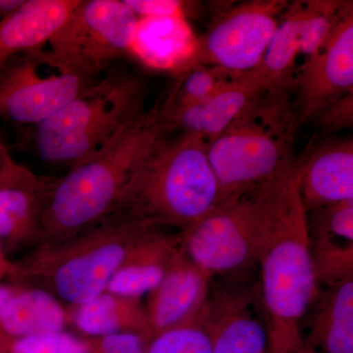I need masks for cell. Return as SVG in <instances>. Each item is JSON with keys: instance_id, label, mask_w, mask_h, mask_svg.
<instances>
[{"instance_id": "1", "label": "cell", "mask_w": 353, "mask_h": 353, "mask_svg": "<svg viewBox=\"0 0 353 353\" xmlns=\"http://www.w3.org/2000/svg\"><path fill=\"white\" fill-rule=\"evenodd\" d=\"M259 294L272 353H299L303 325L319 294L297 163L279 179L273 215L260 252Z\"/></svg>"}, {"instance_id": "2", "label": "cell", "mask_w": 353, "mask_h": 353, "mask_svg": "<svg viewBox=\"0 0 353 353\" xmlns=\"http://www.w3.org/2000/svg\"><path fill=\"white\" fill-rule=\"evenodd\" d=\"M301 126L294 80L265 88L253 97L208 145L209 162L219 183L218 203L292 169Z\"/></svg>"}, {"instance_id": "3", "label": "cell", "mask_w": 353, "mask_h": 353, "mask_svg": "<svg viewBox=\"0 0 353 353\" xmlns=\"http://www.w3.org/2000/svg\"><path fill=\"white\" fill-rule=\"evenodd\" d=\"M163 134L154 109L143 111L94 157L55 179L41 245L67 240L113 214L134 172Z\"/></svg>"}, {"instance_id": "4", "label": "cell", "mask_w": 353, "mask_h": 353, "mask_svg": "<svg viewBox=\"0 0 353 353\" xmlns=\"http://www.w3.org/2000/svg\"><path fill=\"white\" fill-rule=\"evenodd\" d=\"M218 201L219 183L208 145L194 134H183L175 141H167L163 134L134 172L115 212L183 233Z\"/></svg>"}, {"instance_id": "5", "label": "cell", "mask_w": 353, "mask_h": 353, "mask_svg": "<svg viewBox=\"0 0 353 353\" xmlns=\"http://www.w3.org/2000/svg\"><path fill=\"white\" fill-rule=\"evenodd\" d=\"M154 228L117 211L67 240L39 245L13 264L10 274L71 307L82 305L105 292L134 245Z\"/></svg>"}, {"instance_id": "6", "label": "cell", "mask_w": 353, "mask_h": 353, "mask_svg": "<svg viewBox=\"0 0 353 353\" xmlns=\"http://www.w3.org/2000/svg\"><path fill=\"white\" fill-rule=\"evenodd\" d=\"M138 77L110 70L48 120L34 127L32 145L46 163L69 169L103 150L143 112Z\"/></svg>"}, {"instance_id": "7", "label": "cell", "mask_w": 353, "mask_h": 353, "mask_svg": "<svg viewBox=\"0 0 353 353\" xmlns=\"http://www.w3.org/2000/svg\"><path fill=\"white\" fill-rule=\"evenodd\" d=\"M280 176L219 202L206 217L180 233L183 252L211 278L234 275L257 265Z\"/></svg>"}, {"instance_id": "8", "label": "cell", "mask_w": 353, "mask_h": 353, "mask_svg": "<svg viewBox=\"0 0 353 353\" xmlns=\"http://www.w3.org/2000/svg\"><path fill=\"white\" fill-rule=\"evenodd\" d=\"M95 80L78 73L50 50L22 53L0 67V117L37 126Z\"/></svg>"}, {"instance_id": "9", "label": "cell", "mask_w": 353, "mask_h": 353, "mask_svg": "<svg viewBox=\"0 0 353 353\" xmlns=\"http://www.w3.org/2000/svg\"><path fill=\"white\" fill-rule=\"evenodd\" d=\"M138 23L123 0H82L48 50L78 73L97 79L114 59L131 53Z\"/></svg>"}, {"instance_id": "10", "label": "cell", "mask_w": 353, "mask_h": 353, "mask_svg": "<svg viewBox=\"0 0 353 353\" xmlns=\"http://www.w3.org/2000/svg\"><path fill=\"white\" fill-rule=\"evenodd\" d=\"M289 3L285 0H252L217 6L208 31L197 39L192 63L232 73L254 71Z\"/></svg>"}, {"instance_id": "11", "label": "cell", "mask_w": 353, "mask_h": 353, "mask_svg": "<svg viewBox=\"0 0 353 353\" xmlns=\"http://www.w3.org/2000/svg\"><path fill=\"white\" fill-rule=\"evenodd\" d=\"M353 92V4L345 1L326 43L294 78L301 125L325 106Z\"/></svg>"}, {"instance_id": "12", "label": "cell", "mask_w": 353, "mask_h": 353, "mask_svg": "<svg viewBox=\"0 0 353 353\" xmlns=\"http://www.w3.org/2000/svg\"><path fill=\"white\" fill-rule=\"evenodd\" d=\"M199 321L212 353H265L268 333L259 283L250 288L210 289Z\"/></svg>"}, {"instance_id": "13", "label": "cell", "mask_w": 353, "mask_h": 353, "mask_svg": "<svg viewBox=\"0 0 353 353\" xmlns=\"http://www.w3.org/2000/svg\"><path fill=\"white\" fill-rule=\"evenodd\" d=\"M55 179L39 176L17 163L0 178V241L9 250L43 243V216Z\"/></svg>"}, {"instance_id": "14", "label": "cell", "mask_w": 353, "mask_h": 353, "mask_svg": "<svg viewBox=\"0 0 353 353\" xmlns=\"http://www.w3.org/2000/svg\"><path fill=\"white\" fill-rule=\"evenodd\" d=\"M211 279L188 257L181 245L164 278L148 294L145 308L152 338L199 320L208 301Z\"/></svg>"}, {"instance_id": "15", "label": "cell", "mask_w": 353, "mask_h": 353, "mask_svg": "<svg viewBox=\"0 0 353 353\" xmlns=\"http://www.w3.org/2000/svg\"><path fill=\"white\" fill-rule=\"evenodd\" d=\"M270 87L254 72L236 74L208 99L194 105L160 113L154 108L159 126L166 134L173 131L194 134L206 145L214 141L253 97Z\"/></svg>"}, {"instance_id": "16", "label": "cell", "mask_w": 353, "mask_h": 353, "mask_svg": "<svg viewBox=\"0 0 353 353\" xmlns=\"http://www.w3.org/2000/svg\"><path fill=\"white\" fill-rule=\"evenodd\" d=\"M299 194L306 213L353 201V141H331L297 161Z\"/></svg>"}, {"instance_id": "17", "label": "cell", "mask_w": 353, "mask_h": 353, "mask_svg": "<svg viewBox=\"0 0 353 353\" xmlns=\"http://www.w3.org/2000/svg\"><path fill=\"white\" fill-rule=\"evenodd\" d=\"M82 0H24L0 21V52L4 59L43 48L57 34Z\"/></svg>"}, {"instance_id": "18", "label": "cell", "mask_w": 353, "mask_h": 353, "mask_svg": "<svg viewBox=\"0 0 353 353\" xmlns=\"http://www.w3.org/2000/svg\"><path fill=\"white\" fill-rule=\"evenodd\" d=\"M181 245L180 233L154 228L134 245L105 292L141 299L160 284Z\"/></svg>"}, {"instance_id": "19", "label": "cell", "mask_w": 353, "mask_h": 353, "mask_svg": "<svg viewBox=\"0 0 353 353\" xmlns=\"http://www.w3.org/2000/svg\"><path fill=\"white\" fill-rule=\"evenodd\" d=\"M197 39L185 18H139L131 53L150 68L178 74L194 62Z\"/></svg>"}, {"instance_id": "20", "label": "cell", "mask_w": 353, "mask_h": 353, "mask_svg": "<svg viewBox=\"0 0 353 353\" xmlns=\"http://www.w3.org/2000/svg\"><path fill=\"white\" fill-rule=\"evenodd\" d=\"M71 308L74 312L69 319L71 318L79 331L92 338L132 333L143 336L148 343L152 339L145 304L141 299L104 292L92 301Z\"/></svg>"}, {"instance_id": "21", "label": "cell", "mask_w": 353, "mask_h": 353, "mask_svg": "<svg viewBox=\"0 0 353 353\" xmlns=\"http://www.w3.org/2000/svg\"><path fill=\"white\" fill-rule=\"evenodd\" d=\"M69 315L61 301L39 288L19 287L7 303L0 329L9 340L65 331Z\"/></svg>"}, {"instance_id": "22", "label": "cell", "mask_w": 353, "mask_h": 353, "mask_svg": "<svg viewBox=\"0 0 353 353\" xmlns=\"http://www.w3.org/2000/svg\"><path fill=\"white\" fill-rule=\"evenodd\" d=\"M310 336L327 353H353V279L318 294Z\"/></svg>"}, {"instance_id": "23", "label": "cell", "mask_w": 353, "mask_h": 353, "mask_svg": "<svg viewBox=\"0 0 353 353\" xmlns=\"http://www.w3.org/2000/svg\"><path fill=\"white\" fill-rule=\"evenodd\" d=\"M304 1H294L285 9L264 57L254 73L267 85L294 80V63L299 55Z\"/></svg>"}, {"instance_id": "24", "label": "cell", "mask_w": 353, "mask_h": 353, "mask_svg": "<svg viewBox=\"0 0 353 353\" xmlns=\"http://www.w3.org/2000/svg\"><path fill=\"white\" fill-rule=\"evenodd\" d=\"M236 74L217 67L190 64L176 74L170 94L155 109L163 113L194 105L217 92Z\"/></svg>"}, {"instance_id": "25", "label": "cell", "mask_w": 353, "mask_h": 353, "mask_svg": "<svg viewBox=\"0 0 353 353\" xmlns=\"http://www.w3.org/2000/svg\"><path fill=\"white\" fill-rule=\"evenodd\" d=\"M310 250L318 284L330 288L353 279V243L310 236Z\"/></svg>"}, {"instance_id": "26", "label": "cell", "mask_w": 353, "mask_h": 353, "mask_svg": "<svg viewBox=\"0 0 353 353\" xmlns=\"http://www.w3.org/2000/svg\"><path fill=\"white\" fill-rule=\"evenodd\" d=\"M345 1L341 0H307L304 1L299 55H314L326 43L340 17Z\"/></svg>"}, {"instance_id": "27", "label": "cell", "mask_w": 353, "mask_h": 353, "mask_svg": "<svg viewBox=\"0 0 353 353\" xmlns=\"http://www.w3.org/2000/svg\"><path fill=\"white\" fill-rule=\"evenodd\" d=\"M146 353H212L210 338L199 320L157 334Z\"/></svg>"}, {"instance_id": "28", "label": "cell", "mask_w": 353, "mask_h": 353, "mask_svg": "<svg viewBox=\"0 0 353 353\" xmlns=\"http://www.w3.org/2000/svg\"><path fill=\"white\" fill-rule=\"evenodd\" d=\"M90 340L77 338L67 332H57L14 339L6 353H90Z\"/></svg>"}, {"instance_id": "29", "label": "cell", "mask_w": 353, "mask_h": 353, "mask_svg": "<svg viewBox=\"0 0 353 353\" xmlns=\"http://www.w3.org/2000/svg\"><path fill=\"white\" fill-rule=\"evenodd\" d=\"M311 214L314 215L312 223L308 222L311 236L353 241V201L333 204Z\"/></svg>"}, {"instance_id": "30", "label": "cell", "mask_w": 353, "mask_h": 353, "mask_svg": "<svg viewBox=\"0 0 353 353\" xmlns=\"http://www.w3.org/2000/svg\"><path fill=\"white\" fill-rule=\"evenodd\" d=\"M324 134L350 129L353 125V92L336 99L312 118Z\"/></svg>"}, {"instance_id": "31", "label": "cell", "mask_w": 353, "mask_h": 353, "mask_svg": "<svg viewBox=\"0 0 353 353\" xmlns=\"http://www.w3.org/2000/svg\"><path fill=\"white\" fill-rule=\"evenodd\" d=\"M139 18L180 17L188 19L192 2L181 0H123Z\"/></svg>"}, {"instance_id": "32", "label": "cell", "mask_w": 353, "mask_h": 353, "mask_svg": "<svg viewBox=\"0 0 353 353\" xmlns=\"http://www.w3.org/2000/svg\"><path fill=\"white\" fill-rule=\"evenodd\" d=\"M90 353H146L148 341L132 333L90 338Z\"/></svg>"}, {"instance_id": "33", "label": "cell", "mask_w": 353, "mask_h": 353, "mask_svg": "<svg viewBox=\"0 0 353 353\" xmlns=\"http://www.w3.org/2000/svg\"><path fill=\"white\" fill-rule=\"evenodd\" d=\"M19 287H8V285H0V321H1L2 314H3L4 309H6L7 303L10 301L11 297L13 294L17 292ZM6 336L2 333L1 329H0V345L2 341L6 340Z\"/></svg>"}, {"instance_id": "34", "label": "cell", "mask_w": 353, "mask_h": 353, "mask_svg": "<svg viewBox=\"0 0 353 353\" xmlns=\"http://www.w3.org/2000/svg\"><path fill=\"white\" fill-rule=\"evenodd\" d=\"M24 0H0V21L15 11Z\"/></svg>"}, {"instance_id": "35", "label": "cell", "mask_w": 353, "mask_h": 353, "mask_svg": "<svg viewBox=\"0 0 353 353\" xmlns=\"http://www.w3.org/2000/svg\"><path fill=\"white\" fill-rule=\"evenodd\" d=\"M11 268H12V265L6 261L4 248L2 246L1 241H0V275L4 273L10 274Z\"/></svg>"}, {"instance_id": "36", "label": "cell", "mask_w": 353, "mask_h": 353, "mask_svg": "<svg viewBox=\"0 0 353 353\" xmlns=\"http://www.w3.org/2000/svg\"><path fill=\"white\" fill-rule=\"evenodd\" d=\"M6 61V60L4 59L3 57H2L1 52H0V67H1Z\"/></svg>"}]
</instances>
